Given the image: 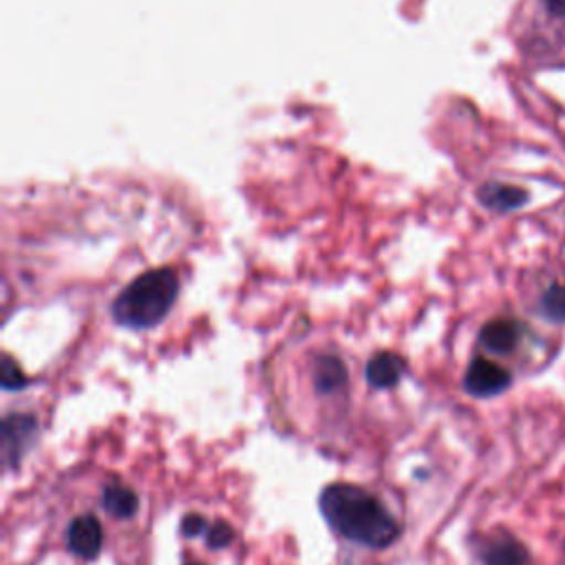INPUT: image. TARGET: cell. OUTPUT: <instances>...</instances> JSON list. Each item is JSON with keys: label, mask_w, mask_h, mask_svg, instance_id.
Returning a JSON list of instances; mask_svg holds the SVG:
<instances>
[{"label": "cell", "mask_w": 565, "mask_h": 565, "mask_svg": "<svg viewBox=\"0 0 565 565\" xmlns=\"http://www.w3.org/2000/svg\"><path fill=\"white\" fill-rule=\"evenodd\" d=\"M324 521L344 539L366 547H388L399 536V523L366 490L351 483H331L320 494Z\"/></svg>", "instance_id": "obj_1"}, {"label": "cell", "mask_w": 565, "mask_h": 565, "mask_svg": "<svg viewBox=\"0 0 565 565\" xmlns=\"http://www.w3.org/2000/svg\"><path fill=\"white\" fill-rule=\"evenodd\" d=\"M179 280L172 269H150L126 285L113 302V318L130 329H148L159 324L172 309Z\"/></svg>", "instance_id": "obj_2"}, {"label": "cell", "mask_w": 565, "mask_h": 565, "mask_svg": "<svg viewBox=\"0 0 565 565\" xmlns=\"http://www.w3.org/2000/svg\"><path fill=\"white\" fill-rule=\"evenodd\" d=\"M510 371L488 358H475L463 375V388L475 397H492L510 386Z\"/></svg>", "instance_id": "obj_3"}, {"label": "cell", "mask_w": 565, "mask_h": 565, "mask_svg": "<svg viewBox=\"0 0 565 565\" xmlns=\"http://www.w3.org/2000/svg\"><path fill=\"white\" fill-rule=\"evenodd\" d=\"M104 534L102 525L93 514H84L71 521L66 530V545L79 558H95L102 552Z\"/></svg>", "instance_id": "obj_4"}, {"label": "cell", "mask_w": 565, "mask_h": 565, "mask_svg": "<svg viewBox=\"0 0 565 565\" xmlns=\"http://www.w3.org/2000/svg\"><path fill=\"white\" fill-rule=\"evenodd\" d=\"M521 324L512 318H494L490 322L483 324L481 333H479V342L483 349L492 351V353H510L516 349V344L521 342Z\"/></svg>", "instance_id": "obj_5"}, {"label": "cell", "mask_w": 565, "mask_h": 565, "mask_svg": "<svg viewBox=\"0 0 565 565\" xmlns=\"http://www.w3.org/2000/svg\"><path fill=\"white\" fill-rule=\"evenodd\" d=\"M406 362L393 351L375 353L366 364V380L373 388H391L404 375Z\"/></svg>", "instance_id": "obj_6"}, {"label": "cell", "mask_w": 565, "mask_h": 565, "mask_svg": "<svg viewBox=\"0 0 565 565\" xmlns=\"http://www.w3.org/2000/svg\"><path fill=\"white\" fill-rule=\"evenodd\" d=\"M35 433V419L29 415H11L4 419L2 426V441H4V459L13 461L22 455V450L31 444Z\"/></svg>", "instance_id": "obj_7"}, {"label": "cell", "mask_w": 565, "mask_h": 565, "mask_svg": "<svg viewBox=\"0 0 565 565\" xmlns=\"http://www.w3.org/2000/svg\"><path fill=\"white\" fill-rule=\"evenodd\" d=\"M481 561L483 565H523L525 550L512 536L499 534L486 541V545L481 547Z\"/></svg>", "instance_id": "obj_8"}, {"label": "cell", "mask_w": 565, "mask_h": 565, "mask_svg": "<svg viewBox=\"0 0 565 565\" xmlns=\"http://www.w3.org/2000/svg\"><path fill=\"white\" fill-rule=\"evenodd\" d=\"M479 199L486 207L497 212H510L521 207L527 201V192L523 188L510 183H486L479 190Z\"/></svg>", "instance_id": "obj_9"}, {"label": "cell", "mask_w": 565, "mask_h": 565, "mask_svg": "<svg viewBox=\"0 0 565 565\" xmlns=\"http://www.w3.org/2000/svg\"><path fill=\"white\" fill-rule=\"evenodd\" d=\"M102 505L115 519H130V516H135V512L139 508V499L130 488L110 483L102 492Z\"/></svg>", "instance_id": "obj_10"}, {"label": "cell", "mask_w": 565, "mask_h": 565, "mask_svg": "<svg viewBox=\"0 0 565 565\" xmlns=\"http://www.w3.org/2000/svg\"><path fill=\"white\" fill-rule=\"evenodd\" d=\"M316 388L320 393H335L347 382V369L344 364L333 355H322L316 364Z\"/></svg>", "instance_id": "obj_11"}, {"label": "cell", "mask_w": 565, "mask_h": 565, "mask_svg": "<svg viewBox=\"0 0 565 565\" xmlns=\"http://www.w3.org/2000/svg\"><path fill=\"white\" fill-rule=\"evenodd\" d=\"M539 311L554 322H565V287L550 285L539 298Z\"/></svg>", "instance_id": "obj_12"}, {"label": "cell", "mask_w": 565, "mask_h": 565, "mask_svg": "<svg viewBox=\"0 0 565 565\" xmlns=\"http://www.w3.org/2000/svg\"><path fill=\"white\" fill-rule=\"evenodd\" d=\"M24 384H26V377L20 371V366L9 355H4V360H2V386L7 391H18Z\"/></svg>", "instance_id": "obj_13"}, {"label": "cell", "mask_w": 565, "mask_h": 565, "mask_svg": "<svg viewBox=\"0 0 565 565\" xmlns=\"http://www.w3.org/2000/svg\"><path fill=\"white\" fill-rule=\"evenodd\" d=\"M232 536H234L232 527H230L227 523H223V521L212 523V525L207 527V532H205V541H207V545L214 547V550L227 545V543L232 541Z\"/></svg>", "instance_id": "obj_14"}, {"label": "cell", "mask_w": 565, "mask_h": 565, "mask_svg": "<svg viewBox=\"0 0 565 565\" xmlns=\"http://www.w3.org/2000/svg\"><path fill=\"white\" fill-rule=\"evenodd\" d=\"M207 521H205V516H201V514H188V516H183V521H181V532L185 534V536H196V534H203V532H207Z\"/></svg>", "instance_id": "obj_15"}, {"label": "cell", "mask_w": 565, "mask_h": 565, "mask_svg": "<svg viewBox=\"0 0 565 565\" xmlns=\"http://www.w3.org/2000/svg\"><path fill=\"white\" fill-rule=\"evenodd\" d=\"M552 18H565V0H541Z\"/></svg>", "instance_id": "obj_16"}, {"label": "cell", "mask_w": 565, "mask_h": 565, "mask_svg": "<svg viewBox=\"0 0 565 565\" xmlns=\"http://www.w3.org/2000/svg\"><path fill=\"white\" fill-rule=\"evenodd\" d=\"M192 565H194V563H192Z\"/></svg>", "instance_id": "obj_17"}]
</instances>
